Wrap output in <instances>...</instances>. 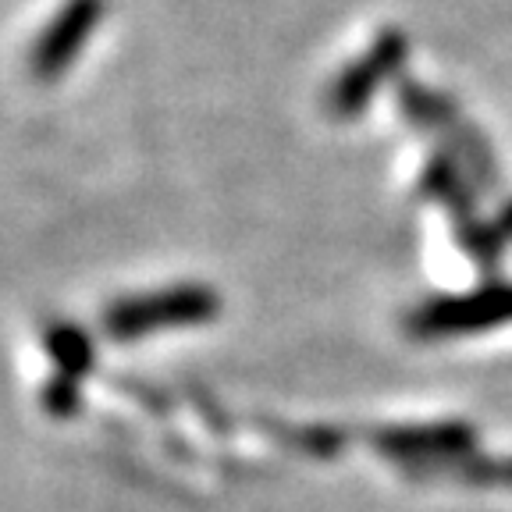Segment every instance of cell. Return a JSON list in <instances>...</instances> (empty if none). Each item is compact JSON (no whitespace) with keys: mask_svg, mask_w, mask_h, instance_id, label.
Instances as JSON below:
<instances>
[{"mask_svg":"<svg viewBox=\"0 0 512 512\" xmlns=\"http://www.w3.org/2000/svg\"><path fill=\"white\" fill-rule=\"evenodd\" d=\"M217 310L214 296L203 285H175L157 288V292H139L125 296L104 313V331L118 342L153 335L164 328H185V324H200L210 320Z\"/></svg>","mask_w":512,"mask_h":512,"instance_id":"obj_1","label":"cell"},{"mask_svg":"<svg viewBox=\"0 0 512 512\" xmlns=\"http://www.w3.org/2000/svg\"><path fill=\"white\" fill-rule=\"evenodd\" d=\"M104 18V0H68L61 8V15L40 32V40L32 47L29 64L32 75L43 82L57 79L75 64L79 50L89 43V36L96 32Z\"/></svg>","mask_w":512,"mask_h":512,"instance_id":"obj_2","label":"cell"},{"mask_svg":"<svg viewBox=\"0 0 512 512\" xmlns=\"http://www.w3.org/2000/svg\"><path fill=\"white\" fill-rule=\"evenodd\" d=\"M47 349L57 363V377L47 388V409L72 416L79 409V384L93 370V342L75 324H54L47 331Z\"/></svg>","mask_w":512,"mask_h":512,"instance_id":"obj_3","label":"cell"}]
</instances>
